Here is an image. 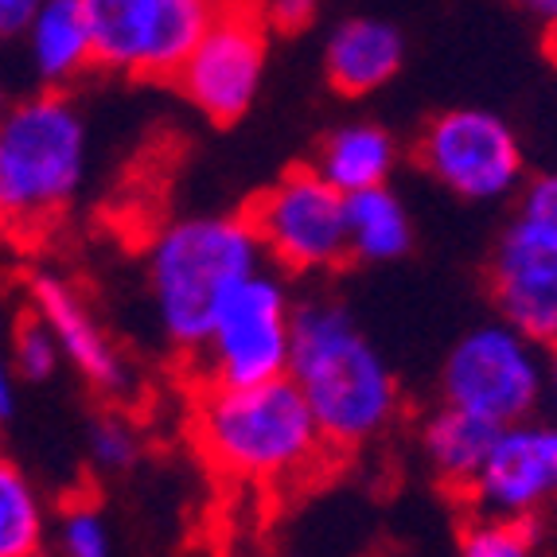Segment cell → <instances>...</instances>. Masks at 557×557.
<instances>
[{"mask_svg":"<svg viewBox=\"0 0 557 557\" xmlns=\"http://www.w3.org/2000/svg\"><path fill=\"white\" fill-rule=\"evenodd\" d=\"M285 379L308 401L332 453L367 448L401 413V386L386 355L351 308L324 293L293 305Z\"/></svg>","mask_w":557,"mask_h":557,"instance_id":"6da1fadb","label":"cell"},{"mask_svg":"<svg viewBox=\"0 0 557 557\" xmlns=\"http://www.w3.org/2000/svg\"><path fill=\"white\" fill-rule=\"evenodd\" d=\"M191 441L214 472L261 487L305 480L332 453L285 374L253 386H196Z\"/></svg>","mask_w":557,"mask_h":557,"instance_id":"7a4b0ae2","label":"cell"},{"mask_svg":"<svg viewBox=\"0 0 557 557\" xmlns=\"http://www.w3.org/2000/svg\"><path fill=\"white\" fill-rule=\"evenodd\" d=\"M90 172V125L71 90H32L0 117V234L44 238L78 203Z\"/></svg>","mask_w":557,"mask_h":557,"instance_id":"3957f363","label":"cell"},{"mask_svg":"<svg viewBox=\"0 0 557 557\" xmlns=\"http://www.w3.org/2000/svg\"><path fill=\"white\" fill-rule=\"evenodd\" d=\"M261 265L265 253L246 214H184L160 226L145 246V285L172 351L191 359L231 288Z\"/></svg>","mask_w":557,"mask_h":557,"instance_id":"277c9868","label":"cell"},{"mask_svg":"<svg viewBox=\"0 0 557 557\" xmlns=\"http://www.w3.org/2000/svg\"><path fill=\"white\" fill-rule=\"evenodd\" d=\"M293 288L273 265L231 288L219 305L211 332L191 355L196 386H253L281 379L293 335Z\"/></svg>","mask_w":557,"mask_h":557,"instance_id":"5b68a950","label":"cell"},{"mask_svg":"<svg viewBox=\"0 0 557 557\" xmlns=\"http://www.w3.org/2000/svg\"><path fill=\"white\" fill-rule=\"evenodd\" d=\"M546 398V347L503 320L468 327L441 362V401L495 429L534 418Z\"/></svg>","mask_w":557,"mask_h":557,"instance_id":"8992f818","label":"cell"},{"mask_svg":"<svg viewBox=\"0 0 557 557\" xmlns=\"http://www.w3.org/2000/svg\"><path fill=\"white\" fill-rule=\"evenodd\" d=\"M265 253V265L277 273L317 277L351 261L347 246V196L335 191L317 168H288L246 207Z\"/></svg>","mask_w":557,"mask_h":557,"instance_id":"52a82bcc","label":"cell"},{"mask_svg":"<svg viewBox=\"0 0 557 557\" xmlns=\"http://www.w3.org/2000/svg\"><path fill=\"white\" fill-rule=\"evenodd\" d=\"M413 160L433 184L465 203H503L519 196L527 152L515 125L483 106H453L421 125Z\"/></svg>","mask_w":557,"mask_h":557,"instance_id":"ba28073f","label":"cell"},{"mask_svg":"<svg viewBox=\"0 0 557 557\" xmlns=\"http://www.w3.org/2000/svg\"><path fill=\"white\" fill-rule=\"evenodd\" d=\"M98 71L172 83L223 0H83Z\"/></svg>","mask_w":557,"mask_h":557,"instance_id":"9c48e42d","label":"cell"},{"mask_svg":"<svg viewBox=\"0 0 557 557\" xmlns=\"http://www.w3.org/2000/svg\"><path fill=\"white\" fill-rule=\"evenodd\" d=\"M265 63H270V28L258 12V0H223L219 16L191 47L172 83L207 121L231 125L261 94Z\"/></svg>","mask_w":557,"mask_h":557,"instance_id":"30bf717a","label":"cell"},{"mask_svg":"<svg viewBox=\"0 0 557 557\" xmlns=\"http://www.w3.org/2000/svg\"><path fill=\"white\" fill-rule=\"evenodd\" d=\"M487 293L503 324L539 347L557 344V238L515 214L487 258Z\"/></svg>","mask_w":557,"mask_h":557,"instance_id":"8fae6325","label":"cell"},{"mask_svg":"<svg viewBox=\"0 0 557 557\" xmlns=\"http://www.w3.org/2000/svg\"><path fill=\"white\" fill-rule=\"evenodd\" d=\"M480 515L539 519L557 503V421L522 418L503 425L465 495Z\"/></svg>","mask_w":557,"mask_h":557,"instance_id":"7c38bea8","label":"cell"},{"mask_svg":"<svg viewBox=\"0 0 557 557\" xmlns=\"http://www.w3.org/2000/svg\"><path fill=\"white\" fill-rule=\"evenodd\" d=\"M28 308L51 327L59 351H63V362L75 367L78 379L94 394L125 398L133 391V367L117 351L102 320L94 317V308L86 305L75 281H66L55 270H36L28 277Z\"/></svg>","mask_w":557,"mask_h":557,"instance_id":"4fadbf2b","label":"cell"},{"mask_svg":"<svg viewBox=\"0 0 557 557\" xmlns=\"http://www.w3.org/2000/svg\"><path fill=\"white\" fill-rule=\"evenodd\" d=\"M16 47L36 90H71L98 71L83 0H44Z\"/></svg>","mask_w":557,"mask_h":557,"instance_id":"5bb4252c","label":"cell"},{"mask_svg":"<svg viewBox=\"0 0 557 557\" xmlns=\"http://www.w3.org/2000/svg\"><path fill=\"white\" fill-rule=\"evenodd\" d=\"M406 66V36L391 20L347 16L332 28L324 44V75L335 94L367 98L391 86Z\"/></svg>","mask_w":557,"mask_h":557,"instance_id":"9a60e30c","label":"cell"},{"mask_svg":"<svg viewBox=\"0 0 557 557\" xmlns=\"http://www.w3.org/2000/svg\"><path fill=\"white\" fill-rule=\"evenodd\" d=\"M398 160H401L398 137H394L382 121L359 117V121L335 125V129L320 140L312 168H317L335 191L355 196V191H367V187L391 184Z\"/></svg>","mask_w":557,"mask_h":557,"instance_id":"2e32d148","label":"cell"},{"mask_svg":"<svg viewBox=\"0 0 557 557\" xmlns=\"http://www.w3.org/2000/svg\"><path fill=\"white\" fill-rule=\"evenodd\" d=\"M499 429L492 421L472 418L456 406H433L418 421V448L425 456L429 472L445 483L448 492L465 499L472 480L480 475L483 460L492 453V441Z\"/></svg>","mask_w":557,"mask_h":557,"instance_id":"e0dca14e","label":"cell"},{"mask_svg":"<svg viewBox=\"0 0 557 557\" xmlns=\"http://www.w3.org/2000/svg\"><path fill=\"white\" fill-rule=\"evenodd\" d=\"M347 246L351 261L391 265L413 250V214L391 184L347 196Z\"/></svg>","mask_w":557,"mask_h":557,"instance_id":"ac0fdd59","label":"cell"},{"mask_svg":"<svg viewBox=\"0 0 557 557\" xmlns=\"http://www.w3.org/2000/svg\"><path fill=\"white\" fill-rule=\"evenodd\" d=\"M51 511L44 492L9 453H0V557H47Z\"/></svg>","mask_w":557,"mask_h":557,"instance_id":"d6986e66","label":"cell"},{"mask_svg":"<svg viewBox=\"0 0 557 557\" xmlns=\"http://www.w3.org/2000/svg\"><path fill=\"white\" fill-rule=\"evenodd\" d=\"M539 546V522L534 519H503L480 515L460 530L456 557H534Z\"/></svg>","mask_w":557,"mask_h":557,"instance_id":"ffe728a7","label":"cell"},{"mask_svg":"<svg viewBox=\"0 0 557 557\" xmlns=\"http://www.w3.org/2000/svg\"><path fill=\"white\" fill-rule=\"evenodd\" d=\"M140 453H145V437L133 418L117 413V409H102L94 413V421L86 425V456L102 475H121L137 468Z\"/></svg>","mask_w":557,"mask_h":557,"instance_id":"44dd1931","label":"cell"},{"mask_svg":"<svg viewBox=\"0 0 557 557\" xmlns=\"http://www.w3.org/2000/svg\"><path fill=\"white\" fill-rule=\"evenodd\" d=\"M51 542L59 557H113V530L94 499H66L51 519Z\"/></svg>","mask_w":557,"mask_h":557,"instance_id":"7402d4cb","label":"cell"},{"mask_svg":"<svg viewBox=\"0 0 557 557\" xmlns=\"http://www.w3.org/2000/svg\"><path fill=\"white\" fill-rule=\"evenodd\" d=\"M9 367L16 382H51L63 367L55 335L32 308L9 327Z\"/></svg>","mask_w":557,"mask_h":557,"instance_id":"603a6c76","label":"cell"},{"mask_svg":"<svg viewBox=\"0 0 557 557\" xmlns=\"http://www.w3.org/2000/svg\"><path fill=\"white\" fill-rule=\"evenodd\" d=\"M515 214H522V219H530L534 226H542V231H549L557 238V168L522 180L519 211Z\"/></svg>","mask_w":557,"mask_h":557,"instance_id":"cb8c5ba5","label":"cell"},{"mask_svg":"<svg viewBox=\"0 0 557 557\" xmlns=\"http://www.w3.org/2000/svg\"><path fill=\"white\" fill-rule=\"evenodd\" d=\"M258 12L270 32L297 36V32L312 28V20H317V12H320V0H258Z\"/></svg>","mask_w":557,"mask_h":557,"instance_id":"d4e9b609","label":"cell"},{"mask_svg":"<svg viewBox=\"0 0 557 557\" xmlns=\"http://www.w3.org/2000/svg\"><path fill=\"white\" fill-rule=\"evenodd\" d=\"M44 0H0V47H16Z\"/></svg>","mask_w":557,"mask_h":557,"instance_id":"484cf974","label":"cell"},{"mask_svg":"<svg viewBox=\"0 0 557 557\" xmlns=\"http://www.w3.org/2000/svg\"><path fill=\"white\" fill-rule=\"evenodd\" d=\"M12 409H16V374L9 367V351H0V429L12 421Z\"/></svg>","mask_w":557,"mask_h":557,"instance_id":"4316f807","label":"cell"},{"mask_svg":"<svg viewBox=\"0 0 557 557\" xmlns=\"http://www.w3.org/2000/svg\"><path fill=\"white\" fill-rule=\"evenodd\" d=\"M511 4H519L530 20H539L542 32L557 44V0H511Z\"/></svg>","mask_w":557,"mask_h":557,"instance_id":"83f0119b","label":"cell"},{"mask_svg":"<svg viewBox=\"0 0 557 557\" xmlns=\"http://www.w3.org/2000/svg\"><path fill=\"white\" fill-rule=\"evenodd\" d=\"M542 406L549 409V418L557 421V344L546 347V398Z\"/></svg>","mask_w":557,"mask_h":557,"instance_id":"f1b7e54d","label":"cell"},{"mask_svg":"<svg viewBox=\"0 0 557 557\" xmlns=\"http://www.w3.org/2000/svg\"><path fill=\"white\" fill-rule=\"evenodd\" d=\"M9 86H4V78H0V117H4V110H9Z\"/></svg>","mask_w":557,"mask_h":557,"instance_id":"f546056e","label":"cell"},{"mask_svg":"<svg viewBox=\"0 0 557 557\" xmlns=\"http://www.w3.org/2000/svg\"><path fill=\"white\" fill-rule=\"evenodd\" d=\"M0 351H9V327L0 324Z\"/></svg>","mask_w":557,"mask_h":557,"instance_id":"4dcf8cb0","label":"cell"}]
</instances>
